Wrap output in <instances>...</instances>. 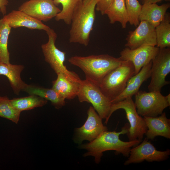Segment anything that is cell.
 I'll return each instance as SVG.
<instances>
[{"instance_id":"1","label":"cell","mask_w":170,"mask_h":170,"mask_svg":"<svg viewBox=\"0 0 170 170\" xmlns=\"http://www.w3.org/2000/svg\"><path fill=\"white\" fill-rule=\"evenodd\" d=\"M129 127V125L127 123L120 132L105 131L92 141L80 145V148L88 151L84 156H94L97 164L100 162L103 153L108 150H114L116 154H122L124 156L128 157L131 148L137 145L142 140L136 139L125 142L120 139V135L127 134Z\"/></svg>"},{"instance_id":"2","label":"cell","mask_w":170,"mask_h":170,"mask_svg":"<svg viewBox=\"0 0 170 170\" xmlns=\"http://www.w3.org/2000/svg\"><path fill=\"white\" fill-rule=\"evenodd\" d=\"M68 61L83 71L86 79L99 86L105 76L120 65L123 60L119 57L116 58L104 54L87 56H73L69 59Z\"/></svg>"},{"instance_id":"3","label":"cell","mask_w":170,"mask_h":170,"mask_svg":"<svg viewBox=\"0 0 170 170\" xmlns=\"http://www.w3.org/2000/svg\"><path fill=\"white\" fill-rule=\"evenodd\" d=\"M98 0H91L87 4H83L74 13L69 31L70 43H77L87 46L93 29L95 19V9Z\"/></svg>"},{"instance_id":"4","label":"cell","mask_w":170,"mask_h":170,"mask_svg":"<svg viewBox=\"0 0 170 170\" xmlns=\"http://www.w3.org/2000/svg\"><path fill=\"white\" fill-rule=\"evenodd\" d=\"M135 72L133 63L130 61H123L105 76L99 87L111 102L123 92L128 81L135 75Z\"/></svg>"},{"instance_id":"5","label":"cell","mask_w":170,"mask_h":170,"mask_svg":"<svg viewBox=\"0 0 170 170\" xmlns=\"http://www.w3.org/2000/svg\"><path fill=\"white\" fill-rule=\"evenodd\" d=\"M46 32L48 36V41L41 45L45 61L49 64L56 74L62 73L69 80L80 83L82 80L78 75L73 71L68 70L64 64L66 53L56 46L57 34L50 28Z\"/></svg>"},{"instance_id":"6","label":"cell","mask_w":170,"mask_h":170,"mask_svg":"<svg viewBox=\"0 0 170 170\" xmlns=\"http://www.w3.org/2000/svg\"><path fill=\"white\" fill-rule=\"evenodd\" d=\"M77 96L80 102L91 103L102 119H105V123H107L112 104L98 86L86 79L82 80Z\"/></svg>"},{"instance_id":"7","label":"cell","mask_w":170,"mask_h":170,"mask_svg":"<svg viewBox=\"0 0 170 170\" xmlns=\"http://www.w3.org/2000/svg\"><path fill=\"white\" fill-rule=\"evenodd\" d=\"M132 97H129L112 105L109 116V119L112 114L119 109L125 111L129 127L126 134L129 141L136 139L142 140L147 128L143 118L138 114Z\"/></svg>"},{"instance_id":"8","label":"cell","mask_w":170,"mask_h":170,"mask_svg":"<svg viewBox=\"0 0 170 170\" xmlns=\"http://www.w3.org/2000/svg\"><path fill=\"white\" fill-rule=\"evenodd\" d=\"M135 95L134 104L137 112L143 116H158L170 105L166 96L163 95L161 92L140 90Z\"/></svg>"},{"instance_id":"9","label":"cell","mask_w":170,"mask_h":170,"mask_svg":"<svg viewBox=\"0 0 170 170\" xmlns=\"http://www.w3.org/2000/svg\"><path fill=\"white\" fill-rule=\"evenodd\" d=\"M151 69V80L148 88L149 91L161 92L164 86L169 84L166 80L170 72V48H159L152 60Z\"/></svg>"},{"instance_id":"10","label":"cell","mask_w":170,"mask_h":170,"mask_svg":"<svg viewBox=\"0 0 170 170\" xmlns=\"http://www.w3.org/2000/svg\"><path fill=\"white\" fill-rule=\"evenodd\" d=\"M170 155L169 149L164 151L158 150L146 138L138 145L131 149L129 157L124 164L139 163L145 160L150 162H162L167 159Z\"/></svg>"},{"instance_id":"11","label":"cell","mask_w":170,"mask_h":170,"mask_svg":"<svg viewBox=\"0 0 170 170\" xmlns=\"http://www.w3.org/2000/svg\"><path fill=\"white\" fill-rule=\"evenodd\" d=\"M88 117L84 124L75 130L74 141L81 144L84 140L91 142L103 132L107 131V127L104 125L102 119L90 106L87 111Z\"/></svg>"},{"instance_id":"12","label":"cell","mask_w":170,"mask_h":170,"mask_svg":"<svg viewBox=\"0 0 170 170\" xmlns=\"http://www.w3.org/2000/svg\"><path fill=\"white\" fill-rule=\"evenodd\" d=\"M22 11L40 21L47 22L55 17L61 10L53 0H30L19 8Z\"/></svg>"},{"instance_id":"13","label":"cell","mask_w":170,"mask_h":170,"mask_svg":"<svg viewBox=\"0 0 170 170\" xmlns=\"http://www.w3.org/2000/svg\"><path fill=\"white\" fill-rule=\"evenodd\" d=\"M125 46L134 49L143 45L156 46L155 27L145 21H140L136 28L128 32Z\"/></svg>"},{"instance_id":"14","label":"cell","mask_w":170,"mask_h":170,"mask_svg":"<svg viewBox=\"0 0 170 170\" xmlns=\"http://www.w3.org/2000/svg\"><path fill=\"white\" fill-rule=\"evenodd\" d=\"M159 50L157 46L150 45H143L134 49L126 47L120 52L119 58L122 60L130 61L133 63L135 75L154 58Z\"/></svg>"},{"instance_id":"15","label":"cell","mask_w":170,"mask_h":170,"mask_svg":"<svg viewBox=\"0 0 170 170\" xmlns=\"http://www.w3.org/2000/svg\"><path fill=\"white\" fill-rule=\"evenodd\" d=\"M152 60L144 66L138 73L130 78L123 92L111 101L112 104L121 101L128 98L132 97L133 95H135L139 91L142 84L150 76Z\"/></svg>"},{"instance_id":"16","label":"cell","mask_w":170,"mask_h":170,"mask_svg":"<svg viewBox=\"0 0 170 170\" xmlns=\"http://www.w3.org/2000/svg\"><path fill=\"white\" fill-rule=\"evenodd\" d=\"M143 118L147 128L145 134L148 139H153L158 136L170 139V119L167 118L165 112L158 117L144 116Z\"/></svg>"},{"instance_id":"17","label":"cell","mask_w":170,"mask_h":170,"mask_svg":"<svg viewBox=\"0 0 170 170\" xmlns=\"http://www.w3.org/2000/svg\"><path fill=\"white\" fill-rule=\"evenodd\" d=\"M11 28L21 27L31 30H43L46 31L50 27L20 10H13L4 16Z\"/></svg>"},{"instance_id":"18","label":"cell","mask_w":170,"mask_h":170,"mask_svg":"<svg viewBox=\"0 0 170 170\" xmlns=\"http://www.w3.org/2000/svg\"><path fill=\"white\" fill-rule=\"evenodd\" d=\"M24 68L21 65H14L0 62V76L4 75L8 79L14 92L19 95L27 84L22 80L20 74Z\"/></svg>"},{"instance_id":"19","label":"cell","mask_w":170,"mask_h":170,"mask_svg":"<svg viewBox=\"0 0 170 170\" xmlns=\"http://www.w3.org/2000/svg\"><path fill=\"white\" fill-rule=\"evenodd\" d=\"M170 3L158 5L156 3L144 4L139 16L140 21H145L156 27L164 19Z\"/></svg>"},{"instance_id":"20","label":"cell","mask_w":170,"mask_h":170,"mask_svg":"<svg viewBox=\"0 0 170 170\" xmlns=\"http://www.w3.org/2000/svg\"><path fill=\"white\" fill-rule=\"evenodd\" d=\"M57 74V78L53 81L52 88L65 99H71L76 97L80 83L69 80L62 73Z\"/></svg>"},{"instance_id":"21","label":"cell","mask_w":170,"mask_h":170,"mask_svg":"<svg viewBox=\"0 0 170 170\" xmlns=\"http://www.w3.org/2000/svg\"><path fill=\"white\" fill-rule=\"evenodd\" d=\"M23 91L29 95L37 96L50 101L52 105L57 109L60 108L65 105V99L52 88H48L27 84Z\"/></svg>"},{"instance_id":"22","label":"cell","mask_w":170,"mask_h":170,"mask_svg":"<svg viewBox=\"0 0 170 170\" xmlns=\"http://www.w3.org/2000/svg\"><path fill=\"white\" fill-rule=\"evenodd\" d=\"M105 14L108 16L110 23L118 22L123 28H126L128 18L124 0H114Z\"/></svg>"},{"instance_id":"23","label":"cell","mask_w":170,"mask_h":170,"mask_svg":"<svg viewBox=\"0 0 170 170\" xmlns=\"http://www.w3.org/2000/svg\"><path fill=\"white\" fill-rule=\"evenodd\" d=\"M53 1L56 6L61 4L62 7V10L55 17V20H63L66 24L70 25L73 14L83 4V0H53Z\"/></svg>"},{"instance_id":"24","label":"cell","mask_w":170,"mask_h":170,"mask_svg":"<svg viewBox=\"0 0 170 170\" xmlns=\"http://www.w3.org/2000/svg\"><path fill=\"white\" fill-rule=\"evenodd\" d=\"M10 100L13 106L21 112L23 111L42 106L46 105L48 102L47 100L34 95L14 98Z\"/></svg>"},{"instance_id":"25","label":"cell","mask_w":170,"mask_h":170,"mask_svg":"<svg viewBox=\"0 0 170 170\" xmlns=\"http://www.w3.org/2000/svg\"><path fill=\"white\" fill-rule=\"evenodd\" d=\"M157 47H170V14L167 12L164 20L155 27Z\"/></svg>"},{"instance_id":"26","label":"cell","mask_w":170,"mask_h":170,"mask_svg":"<svg viewBox=\"0 0 170 170\" xmlns=\"http://www.w3.org/2000/svg\"><path fill=\"white\" fill-rule=\"evenodd\" d=\"M11 28L4 16L0 19V62L10 63L8 40Z\"/></svg>"},{"instance_id":"27","label":"cell","mask_w":170,"mask_h":170,"mask_svg":"<svg viewBox=\"0 0 170 170\" xmlns=\"http://www.w3.org/2000/svg\"><path fill=\"white\" fill-rule=\"evenodd\" d=\"M21 112L12 105L10 99L6 96H0V117L9 120L17 124Z\"/></svg>"},{"instance_id":"28","label":"cell","mask_w":170,"mask_h":170,"mask_svg":"<svg viewBox=\"0 0 170 170\" xmlns=\"http://www.w3.org/2000/svg\"><path fill=\"white\" fill-rule=\"evenodd\" d=\"M128 13V22L131 25L137 27L140 23L139 16L142 5L138 0H124Z\"/></svg>"},{"instance_id":"29","label":"cell","mask_w":170,"mask_h":170,"mask_svg":"<svg viewBox=\"0 0 170 170\" xmlns=\"http://www.w3.org/2000/svg\"><path fill=\"white\" fill-rule=\"evenodd\" d=\"M114 0H98L96 6V10L102 15L105 14L106 10Z\"/></svg>"},{"instance_id":"30","label":"cell","mask_w":170,"mask_h":170,"mask_svg":"<svg viewBox=\"0 0 170 170\" xmlns=\"http://www.w3.org/2000/svg\"><path fill=\"white\" fill-rule=\"evenodd\" d=\"M8 0H0V11L4 16L7 13V6L8 4Z\"/></svg>"},{"instance_id":"31","label":"cell","mask_w":170,"mask_h":170,"mask_svg":"<svg viewBox=\"0 0 170 170\" xmlns=\"http://www.w3.org/2000/svg\"><path fill=\"white\" fill-rule=\"evenodd\" d=\"M162 1H170V0H143L142 2L143 4H151V3H156L157 2H160Z\"/></svg>"},{"instance_id":"32","label":"cell","mask_w":170,"mask_h":170,"mask_svg":"<svg viewBox=\"0 0 170 170\" xmlns=\"http://www.w3.org/2000/svg\"><path fill=\"white\" fill-rule=\"evenodd\" d=\"M91 0H83V4L84 5L88 3Z\"/></svg>"},{"instance_id":"33","label":"cell","mask_w":170,"mask_h":170,"mask_svg":"<svg viewBox=\"0 0 170 170\" xmlns=\"http://www.w3.org/2000/svg\"><path fill=\"white\" fill-rule=\"evenodd\" d=\"M167 99L169 103L170 104V94H169L168 95L166 96Z\"/></svg>"},{"instance_id":"34","label":"cell","mask_w":170,"mask_h":170,"mask_svg":"<svg viewBox=\"0 0 170 170\" xmlns=\"http://www.w3.org/2000/svg\"><path fill=\"white\" fill-rule=\"evenodd\" d=\"M140 0L141 1H143V0Z\"/></svg>"}]
</instances>
